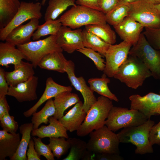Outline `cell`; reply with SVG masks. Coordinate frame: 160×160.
I'll return each mask as SVG.
<instances>
[{
	"instance_id": "cell-1",
	"label": "cell",
	"mask_w": 160,
	"mask_h": 160,
	"mask_svg": "<svg viewBox=\"0 0 160 160\" xmlns=\"http://www.w3.org/2000/svg\"><path fill=\"white\" fill-rule=\"evenodd\" d=\"M151 76V72L141 60L135 56L129 55L113 77L128 87L136 89Z\"/></svg>"
},
{
	"instance_id": "cell-2",
	"label": "cell",
	"mask_w": 160,
	"mask_h": 160,
	"mask_svg": "<svg viewBox=\"0 0 160 160\" xmlns=\"http://www.w3.org/2000/svg\"><path fill=\"white\" fill-rule=\"evenodd\" d=\"M60 19L62 25L73 29L83 26L107 23L105 14L101 11L80 5L72 6Z\"/></svg>"
},
{
	"instance_id": "cell-3",
	"label": "cell",
	"mask_w": 160,
	"mask_h": 160,
	"mask_svg": "<svg viewBox=\"0 0 160 160\" xmlns=\"http://www.w3.org/2000/svg\"><path fill=\"white\" fill-rule=\"evenodd\" d=\"M155 124L154 121L148 119L140 125L124 128L117 134L120 143H131L136 148L135 153L143 155L153 152L152 145L149 139L150 130Z\"/></svg>"
},
{
	"instance_id": "cell-4",
	"label": "cell",
	"mask_w": 160,
	"mask_h": 160,
	"mask_svg": "<svg viewBox=\"0 0 160 160\" xmlns=\"http://www.w3.org/2000/svg\"><path fill=\"white\" fill-rule=\"evenodd\" d=\"M113 105L109 98L100 96L91 106L79 129L76 131L78 136L84 137L92 131L105 125V122L109 111Z\"/></svg>"
},
{
	"instance_id": "cell-5",
	"label": "cell",
	"mask_w": 160,
	"mask_h": 160,
	"mask_svg": "<svg viewBox=\"0 0 160 160\" xmlns=\"http://www.w3.org/2000/svg\"><path fill=\"white\" fill-rule=\"evenodd\" d=\"M148 119L137 110L113 106L105 121V125L115 132L122 128L140 125Z\"/></svg>"
},
{
	"instance_id": "cell-6",
	"label": "cell",
	"mask_w": 160,
	"mask_h": 160,
	"mask_svg": "<svg viewBox=\"0 0 160 160\" xmlns=\"http://www.w3.org/2000/svg\"><path fill=\"white\" fill-rule=\"evenodd\" d=\"M87 143V150L94 154L109 153L119 154L120 143L117 134L105 125L91 132Z\"/></svg>"
},
{
	"instance_id": "cell-7",
	"label": "cell",
	"mask_w": 160,
	"mask_h": 160,
	"mask_svg": "<svg viewBox=\"0 0 160 160\" xmlns=\"http://www.w3.org/2000/svg\"><path fill=\"white\" fill-rule=\"evenodd\" d=\"M17 47L25 55L26 60L31 62L34 68L46 55L55 52H62L63 51L57 43L56 35H50L44 39L30 41Z\"/></svg>"
},
{
	"instance_id": "cell-8",
	"label": "cell",
	"mask_w": 160,
	"mask_h": 160,
	"mask_svg": "<svg viewBox=\"0 0 160 160\" xmlns=\"http://www.w3.org/2000/svg\"><path fill=\"white\" fill-rule=\"evenodd\" d=\"M129 55L137 57L148 68L154 78L160 80V50L150 44L143 33L137 42L132 45Z\"/></svg>"
},
{
	"instance_id": "cell-9",
	"label": "cell",
	"mask_w": 160,
	"mask_h": 160,
	"mask_svg": "<svg viewBox=\"0 0 160 160\" xmlns=\"http://www.w3.org/2000/svg\"><path fill=\"white\" fill-rule=\"evenodd\" d=\"M130 4L128 16L144 28H160V15L154 4L147 0H139Z\"/></svg>"
},
{
	"instance_id": "cell-10",
	"label": "cell",
	"mask_w": 160,
	"mask_h": 160,
	"mask_svg": "<svg viewBox=\"0 0 160 160\" xmlns=\"http://www.w3.org/2000/svg\"><path fill=\"white\" fill-rule=\"evenodd\" d=\"M42 5L39 2L21 1L18 10L11 21L6 26L0 29V40L5 41L7 36L13 29L26 21L34 18L41 19L42 16Z\"/></svg>"
},
{
	"instance_id": "cell-11",
	"label": "cell",
	"mask_w": 160,
	"mask_h": 160,
	"mask_svg": "<svg viewBox=\"0 0 160 160\" xmlns=\"http://www.w3.org/2000/svg\"><path fill=\"white\" fill-rule=\"evenodd\" d=\"M132 46L131 44L124 41L118 44L110 45L104 55L106 61L104 73L109 77H113L127 59Z\"/></svg>"
},
{
	"instance_id": "cell-12",
	"label": "cell",
	"mask_w": 160,
	"mask_h": 160,
	"mask_svg": "<svg viewBox=\"0 0 160 160\" xmlns=\"http://www.w3.org/2000/svg\"><path fill=\"white\" fill-rule=\"evenodd\" d=\"M130 109L137 110L150 119L160 115V94L150 92L144 96L134 94L129 97Z\"/></svg>"
},
{
	"instance_id": "cell-13",
	"label": "cell",
	"mask_w": 160,
	"mask_h": 160,
	"mask_svg": "<svg viewBox=\"0 0 160 160\" xmlns=\"http://www.w3.org/2000/svg\"><path fill=\"white\" fill-rule=\"evenodd\" d=\"M75 65L71 60H68L65 67V72L72 85L80 92L84 98L83 108L87 113L91 106L96 102L97 99L94 91L88 86L82 76L77 77L75 73Z\"/></svg>"
},
{
	"instance_id": "cell-14",
	"label": "cell",
	"mask_w": 160,
	"mask_h": 160,
	"mask_svg": "<svg viewBox=\"0 0 160 160\" xmlns=\"http://www.w3.org/2000/svg\"><path fill=\"white\" fill-rule=\"evenodd\" d=\"M82 30L81 29L72 30L62 25L56 35V41L61 49L71 54L75 51L84 48Z\"/></svg>"
},
{
	"instance_id": "cell-15",
	"label": "cell",
	"mask_w": 160,
	"mask_h": 160,
	"mask_svg": "<svg viewBox=\"0 0 160 160\" xmlns=\"http://www.w3.org/2000/svg\"><path fill=\"white\" fill-rule=\"evenodd\" d=\"M113 27L123 41L130 43L132 46L137 42L144 28L129 16Z\"/></svg>"
},
{
	"instance_id": "cell-16",
	"label": "cell",
	"mask_w": 160,
	"mask_h": 160,
	"mask_svg": "<svg viewBox=\"0 0 160 160\" xmlns=\"http://www.w3.org/2000/svg\"><path fill=\"white\" fill-rule=\"evenodd\" d=\"M38 81V77L34 76L28 80L15 86H9L7 95L15 97L20 103L36 100Z\"/></svg>"
},
{
	"instance_id": "cell-17",
	"label": "cell",
	"mask_w": 160,
	"mask_h": 160,
	"mask_svg": "<svg viewBox=\"0 0 160 160\" xmlns=\"http://www.w3.org/2000/svg\"><path fill=\"white\" fill-rule=\"evenodd\" d=\"M39 19L34 18L27 23L13 29L7 36L5 41L17 46L28 43L39 25Z\"/></svg>"
},
{
	"instance_id": "cell-18",
	"label": "cell",
	"mask_w": 160,
	"mask_h": 160,
	"mask_svg": "<svg viewBox=\"0 0 160 160\" xmlns=\"http://www.w3.org/2000/svg\"><path fill=\"white\" fill-rule=\"evenodd\" d=\"M72 89L71 86L61 85L55 82L52 78L48 77L46 80L45 88L42 96L33 106L23 113L24 116L26 117L31 116L45 101L54 97L61 92L65 91L71 92Z\"/></svg>"
},
{
	"instance_id": "cell-19",
	"label": "cell",
	"mask_w": 160,
	"mask_h": 160,
	"mask_svg": "<svg viewBox=\"0 0 160 160\" xmlns=\"http://www.w3.org/2000/svg\"><path fill=\"white\" fill-rule=\"evenodd\" d=\"M33 65L22 60L14 65V70L5 72L6 78L9 86H15L18 84L28 80L34 75Z\"/></svg>"
},
{
	"instance_id": "cell-20",
	"label": "cell",
	"mask_w": 160,
	"mask_h": 160,
	"mask_svg": "<svg viewBox=\"0 0 160 160\" xmlns=\"http://www.w3.org/2000/svg\"><path fill=\"white\" fill-rule=\"evenodd\" d=\"M83 103L80 100L67 113L58 120L67 131H77L83 122L87 114L83 108Z\"/></svg>"
},
{
	"instance_id": "cell-21",
	"label": "cell",
	"mask_w": 160,
	"mask_h": 160,
	"mask_svg": "<svg viewBox=\"0 0 160 160\" xmlns=\"http://www.w3.org/2000/svg\"><path fill=\"white\" fill-rule=\"evenodd\" d=\"M49 124L33 129L31 133L32 136L41 139L51 137H63L67 139L69 138L67 130L58 119L52 116L49 117Z\"/></svg>"
},
{
	"instance_id": "cell-22",
	"label": "cell",
	"mask_w": 160,
	"mask_h": 160,
	"mask_svg": "<svg viewBox=\"0 0 160 160\" xmlns=\"http://www.w3.org/2000/svg\"><path fill=\"white\" fill-rule=\"evenodd\" d=\"M19 133L12 134L3 129L0 130V160L7 157L10 159L16 153L20 144Z\"/></svg>"
},
{
	"instance_id": "cell-23",
	"label": "cell",
	"mask_w": 160,
	"mask_h": 160,
	"mask_svg": "<svg viewBox=\"0 0 160 160\" xmlns=\"http://www.w3.org/2000/svg\"><path fill=\"white\" fill-rule=\"evenodd\" d=\"M26 59L24 54L18 48L6 41L0 43V65L8 68L9 65H14Z\"/></svg>"
},
{
	"instance_id": "cell-24",
	"label": "cell",
	"mask_w": 160,
	"mask_h": 160,
	"mask_svg": "<svg viewBox=\"0 0 160 160\" xmlns=\"http://www.w3.org/2000/svg\"><path fill=\"white\" fill-rule=\"evenodd\" d=\"M67 61L62 52H55L44 56L38 63V66L42 69L63 73L65 72Z\"/></svg>"
},
{
	"instance_id": "cell-25",
	"label": "cell",
	"mask_w": 160,
	"mask_h": 160,
	"mask_svg": "<svg viewBox=\"0 0 160 160\" xmlns=\"http://www.w3.org/2000/svg\"><path fill=\"white\" fill-rule=\"evenodd\" d=\"M54 98L55 112L53 116L58 120L64 116V112L66 110L80 100L76 94L69 91L61 92Z\"/></svg>"
},
{
	"instance_id": "cell-26",
	"label": "cell",
	"mask_w": 160,
	"mask_h": 160,
	"mask_svg": "<svg viewBox=\"0 0 160 160\" xmlns=\"http://www.w3.org/2000/svg\"><path fill=\"white\" fill-rule=\"evenodd\" d=\"M33 129V124L31 123L21 125L19 131L22 135L20 143L15 154L10 159V160H27V152L31 139V135Z\"/></svg>"
},
{
	"instance_id": "cell-27",
	"label": "cell",
	"mask_w": 160,
	"mask_h": 160,
	"mask_svg": "<svg viewBox=\"0 0 160 160\" xmlns=\"http://www.w3.org/2000/svg\"><path fill=\"white\" fill-rule=\"evenodd\" d=\"M19 0H0V28L6 26L18 12Z\"/></svg>"
},
{
	"instance_id": "cell-28",
	"label": "cell",
	"mask_w": 160,
	"mask_h": 160,
	"mask_svg": "<svg viewBox=\"0 0 160 160\" xmlns=\"http://www.w3.org/2000/svg\"><path fill=\"white\" fill-rule=\"evenodd\" d=\"M75 2V0H49L44 14L45 21L55 20L68 7L76 6Z\"/></svg>"
},
{
	"instance_id": "cell-29",
	"label": "cell",
	"mask_w": 160,
	"mask_h": 160,
	"mask_svg": "<svg viewBox=\"0 0 160 160\" xmlns=\"http://www.w3.org/2000/svg\"><path fill=\"white\" fill-rule=\"evenodd\" d=\"M82 32L84 47L97 51L104 57L110 45L94 34L87 31L85 28L82 30Z\"/></svg>"
},
{
	"instance_id": "cell-30",
	"label": "cell",
	"mask_w": 160,
	"mask_h": 160,
	"mask_svg": "<svg viewBox=\"0 0 160 160\" xmlns=\"http://www.w3.org/2000/svg\"><path fill=\"white\" fill-rule=\"evenodd\" d=\"M104 73L100 78H92L89 79L88 82L90 87L94 91L98 94L109 98L111 100L118 102L119 99L115 94L109 89L108 84L110 79Z\"/></svg>"
},
{
	"instance_id": "cell-31",
	"label": "cell",
	"mask_w": 160,
	"mask_h": 160,
	"mask_svg": "<svg viewBox=\"0 0 160 160\" xmlns=\"http://www.w3.org/2000/svg\"><path fill=\"white\" fill-rule=\"evenodd\" d=\"M85 29L110 45L114 44L116 41L115 32L108 24L88 25L85 26Z\"/></svg>"
},
{
	"instance_id": "cell-32",
	"label": "cell",
	"mask_w": 160,
	"mask_h": 160,
	"mask_svg": "<svg viewBox=\"0 0 160 160\" xmlns=\"http://www.w3.org/2000/svg\"><path fill=\"white\" fill-rule=\"evenodd\" d=\"M55 112L54 100L51 98L47 101L44 106L39 111L35 112L32 114L31 119L33 124V129L39 128L42 123L47 124L49 117L53 116Z\"/></svg>"
},
{
	"instance_id": "cell-33",
	"label": "cell",
	"mask_w": 160,
	"mask_h": 160,
	"mask_svg": "<svg viewBox=\"0 0 160 160\" xmlns=\"http://www.w3.org/2000/svg\"><path fill=\"white\" fill-rule=\"evenodd\" d=\"M67 140L70 144V151L68 155L63 160H83L88 151L87 143L75 137L69 138Z\"/></svg>"
},
{
	"instance_id": "cell-34",
	"label": "cell",
	"mask_w": 160,
	"mask_h": 160,
	"mask_svg": "<svg viewBox=\"0 0 160 160\" xmlns=\"http://www.w3.org/2000/svg\"><path fill=\"white\" fill-rule=\"evenodd\" d=\"M62 25L60 18L47 20L43 24L38 25L32 39L33 40H38L43 36L49 35H56Z\"/></svg>"
},
{
	"instance_id": "cell-35",
	"label": "cell",
	"mask_w": 160,
	"mask_h": 160,
	"mask_svg": "<svg viewBox=\"0 0 160 160\" xmlns=\"http://www.w3.org/2000/svg\"><path fill=\"white\" fill-rule=\"evenodd\" d=\"M130 8V3L119 2L114 8L105 14L107 23L113 26L120 23L128 16Z\"/></svg>"
},
{
	"instance_id": "cell-36",
	"label": "cell",
	"mask_w": 160,
	"mask_h": 160,
	"mask_svg": "<svg viewBox=\"0 0 160 160\" xmlns=\"http://www.w3.org/2000/svg\"><path fill=\"white\" fill-rule=\"evenodd\" d=\"M48 144L54 157L59 159L63 155L66 154L70 148V144L64 137L49 138Z\"/></svg>"
},
{
	"instance_id": "cell-37",
	"label": "cell",
	"mask_w": 160,
	"mask_h": 160,
	"mask_svg": "<svg viewBox=\"0 0 160 160\" xmlns=\"http://www.w3.org/2000/svg\"><path fill=\"white\" fill-rule=\"evenodd\" d=\"M76 51L91 59L98 70L104 71L105 67V63L104 60L102 58L103 56L100 53L90 48L85 47Z\"/></svg>"
},
{
	"instance_id": "cell-38",
	"label": "cell",
	"mask_w": 160,
	"mask_h": 160,
	"mask_svg": "<svg viewBox=\"0 0 160 160\" xmlns=\"http://www.w3.org/2000/svg\"><path fill=\"white\" fill-rule=\"evenodd\" d=\"M35 150L39 156H41L44 157L47 160H55L52 152L48 145L43 143L41 138L38 137H33Z\"/></svg>"
},
{
	"instance_id": "cell-39",
	"label": "cell",
	"mask_w": 160,
	"mask_h": 160,
	"mask_svg": "<svg viewBox=\"0 0 160 160\" xmlns=\"http://www.w3.org/2000/svg\"><path fill=\"white\" fill-rule=\"evenodd\" d=\"M144 28L143 33L148 42L153 48L160 50V28Z\"/></svg>"
},
{
	"instance_id": "cell-40",
	"label": "cell",
	"mask_w": 160,
	"mask_h": 160,
	"mask_svg": "<svg viewBox=\"0 0 160 160\" xmlns=\"http://www.w3.org/2000/svg\"><path fill=\"white\" fill-rule=\"evenodd\" d=\"M0 124L2 129L12 134L16 133L18 128V124L14 119L13 116L9 113L5 114L0 118Z\"/></svg>"
},
{
	"instance_id": "cell-41",
	"label": "cell",
	"mask_w": 160,
	"mask_h": 160,
	"mask_svg": "<svg viewBox=\"0 0 160 160\" xmlns=\"http://www.w3.org/2000/svg\"><path fill=\"white\" fill-rule=\"evenodd\" d=\"M120 1V0H98V3L101 11L106 14L114 8Z\"/></svg>"
},
{
	"instance_id": "cell-42",
	"label": "cell",
	"mask_w": 160,
	"mask_h": 160,
	"mask_svg": "<svg viewBox=\"0 0 160 160\" xmlns=\"http://www.w3.org/2000/svg\"><path fill=\"white\" fill-rule=\"evenodd\" d=\"M149 139L152 145H160V121L151 128L149 134Z\"/></svg>"
},
{
	"instance_id": "cell-43",
	"label": "cell",
	"mask_w": 160,
	"mask_h": 160,
	"mask_svg": "<svg viewBox=\"0 0 160 160\" xmlns=\"http://www.w3.org/2000/svg\"><path fill=\"white\" fill-rule=\"evenodd\" d=\"M124 158L119 154L109 153L94 154L92 153L91 160H123Z\"/></svg>"
},
{
	"instance_id": "cell-44",
	"label": "cell",
	"mask_w": 160,
	"mask_h": 160,
	"mask_svg": "<svg viewBox=\"0 0 160 160\" xmlns=\"http://www.w3.org/2000/svg\"><path fill=\"white\" fill-rule=\"evenodd\" d=\"M4 70L0 67V99L6 96L9 87L7 81Z\"/></svg>"
},
{
	"instance_id": "cell-45",
	"label": "cell",
	"mask_w": 160,
	"mask_h": 160,
	"mask_svg": "<svg viewBox=\"0 0 160 160\" xmlns=\"http://www.w3.org/2000/svg\"><path fill=\"white\" fill-rule=\"evenodd\" d=\"M27 160H40L34 147V143L33 139H31L29 142L28 149L27 152Z\"/></svg>"
},
{
	"instance_id": "cell-46",
	"label": "cell",
	"mask_w": 160,
	"mask_h": 160,
	"mask_svg": "<svg viewBox=\"0 0 160 160\" xmlns=\"http://www.w3.org/2000/svg\"><path fill=\"white\" fill-rule=\"evenodd\" d=\"M76 3L78 5L84 6L101 11L98 4V0H77Z\"/></svg>"
},
{
	"instance_id": "cell-47",
	"label": "cell",
	"mask_w": 160,
	"mask_h": 160,
	"mask_svg": "<svg viewBox=\"0 0 160 160\" xmlns=\"http://www.w3.org/2000/svg\"><path fill=\"white\" fill-rule=\"evenodd\" d=\"M10 110L6 96L0 99V118L6 114L9 113Z\"/></svg>"
},
{
	"instance_id": "cell-48",
	"label": "cell",
	"mask_w": 160,
	"mask_h": 160,
	"mask_svg": "<svg viewBox=\"0 0 160 160\" xmlns=\"http://www.w3.org/2000/svg\"><path fill=\"white\" fill-rule=\"evenodd\" d=\"M139 0H121L119 2L122 3H131Z\"/></svg>"
},
{
	"instance_id": "cell-49",
	"label": "cell",
	"mask_w": 160,
	"mask_h": 160,
	"mask_svg": "<svg viewBox=\"0 0 160 160\" xmlns=\"http://www.w3.org/2000/svg\"><path fill=\"white\" fill-rule=\"evenodd\" d=\"M150 3L153 4H160V0H147Z\"/></svg>"
},
{
	"instance_id": "cell-50",
	"label": "cell",
	"mask_w": 160,
	"mask_h": 160,
	"mask_svg": "<svg viewBox=\"0 0 160 160\" xmlns=\"http://www.w3.org/2000/svg\"><path fill=\"white\" fill-rule=\"evenodd\" d=\"M154 6L159 14L160 15V4H154Z\"/></svg>"
},
{
	"instance_id": "cell-51",
	"label": "cell",
	"mask_w": 160,
	"mask_h": 160,
	"mask_svg": "<svg viewBox=\"0 0 160 160\" xmlns=\"http://www.w3.org/2000/svg\"><path fill=\"white\" fill-rule=\"evenodd\" d=\"M47 0H42L41 2L42 5H44Z\"/></svg>"
},
{
	"instance_id": "cell-52",
	"label": "cell",
	"mask_w": 160,
	"mask_h": 160,
	"mask_svg": "<svg viewBox=\"0 0 160 160\" xmlns=\"http://www.w3.org/2000/svg\"><path fill=\"white\" fill-rule=\"evenodd\" d=\"M159 94H160V91H159Z\"/></svg>"
},
{
	"instance_id": "cell-53",
	"label": "cell",
	"mask_w": 160,
	"mask_h": 160,
	"mask_svg": "<svg viewBox=\"0 0 160 160\" xmlns=\"http://www.w3.org/2000/svg\"><path fill=\"white\" fill-rule=\"evenodd\" d=\"M120 0V1H121V0Z\"/></svg>"
}]
</instances>
